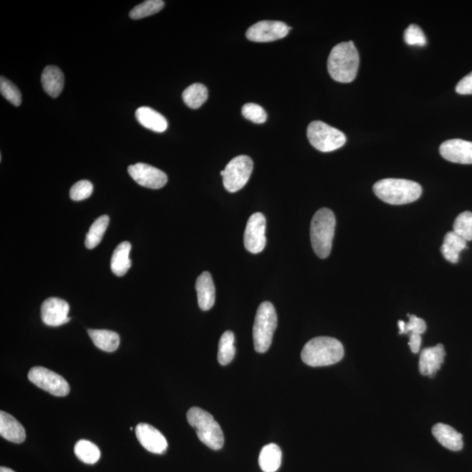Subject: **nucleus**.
<instances>
[{
	"instance_id": "1",
	"label": "nucleus",
	"mask_w": 472,
	"mask_h": 472,
	"mask_svg": "<svg viewBox=\"0 0 472 472\" xmlns=\"http://www.w3.org/2000/svg\"><path fill=\"white\" fill-rule=\"evenodd\" d=\"M359 56L353 41L341 43L332 48L329 55L327 69L333 80L349 84L357 77Z\"/></svg>"
},
{
	"instance_id": "2",
	"label": "nucleus",
	"mask_w": 472,
	"mask_h": 472,
	"mask_svg": "<svg viewBox=\"0 0 472 472\" xmlns=\"http://www.w3.org/2000/svg\"><path fill=\"white\" fill-rule=\"evenodd\" d=\"M343 344L330 337H318L303 347L301 358L306 365L313 367L336 364L344 357Z\"/></svg>"
},
{
	"instance_id": "3",
	"label": "nucleus",
	"mask_w": 472,
	"mask_h": 472,
	"mask_svg": "<svg viewBox=\"0 0 472 472\" xmlns=\"http://www.w3.org/2000/svg\"><path fill=\"white\" fill-rule=\"evenodd\" d=\"M373 193L386 203L404 205L417 201L422 196L418 183L403 179H384L374 184Z\"/></svg>"
},
{
	"instance_id": "4",
	"label": "nucleus",
	"mask_w": 472,
	"mask_h": 472,
	"mask_svg": "<svg viewBox=\"0 0 472 472\" xmlns=\"http://www.w3.org/2000/svg\"><path fill=\"white\" fill-rule=\"evenodd\" d=\"M335 227V215L332 210L324 208L315 213L310 223V241L314 252L322 259L331 254Z\"/></svg>"
},
{
	"instance_id": "5",
	"label": "nucleus",
	"mask_w": 472,
	"mask_h": 472,
	"mask_svg": "<svg viewBox=\"0 0 472 472\" xmlns=\"http://www.w3.org/2000/svg\"><path fill=\"white\" fill-rule=\"evenodd\" d=\"M187 421L194 429L202 443L215 451L223 447L224 436L222 428L208 412L201 408H190L186 414Z\"/></svg>"
},
{
	"instance_id": "6",
	"label": "nucleus",
	"mask_w": 472,
	"mask_h": 472,
	"mask_svg": "<svg viewBox=\"0 0 472 472\" xmlns=\"http://www.w3.org/2000/svg\"><path fill=\"white\" fill-rule=\"evenodd\" d=\"M277 327V315L274 305L262 303L256 315L253 328L254 349L259 354L269 350Z\"/></svg>"
},
{
	"instance_id": "7",
	"label": "nucleus",
	"mask_w": 472,
	"mask_h": 472,
	"mask_svg": "<svg viewBox=\"0 0 472 472\" xmlns=\"http://www.w3.org/2000/svg\"><path fill=\"white\" fill-rule=\"evenodd\" d=\"M307 137L310 145L322 152L336 151L342 147L347 142L346 135L342 131L321 121L310 123L307 129Z\"/></svg>"
},
{
	"instance_id": "8",
	"label": "nucleus",
	"mask_w": 472,
	"mask_h": 472,
	"mask_svg": "<svg viewBox=\"0 0 472 472\" xmlns=\"http://www.w3.org/2000/svg\"><path fill=\"white\" fill-rule=\"evenodd\" d=\"M254 164L249 156L234 157L220 172L225 189L230 193L238 192L248 183L253 172Z\"/></svg>"
},
{
	"instance_id": "9",
	"label": "nucleus",
	"mask_w": 472,
	"mask_h": 472,
	"mask_svg": "<svg viewBox=\"0 0 472 472\" xmlns=\"http://www.w3.org/2000/svg\"><path fill=\"white\" fill-rule=\"evenodd\" d=\"M28 379L37 387L55 396H66L70 391L69 385L64 378L43 366L33 367L29 371Z\"/></svg>"
},
{
	"instance_id": "10",
	"label": "nucleus",
	"mask_w": 472,
	"mask_h": 472,
	"mask_svg": "<svg viewBox=\"0 0 472 472\" xmlns=\"http://www.w3.org/2000/svg\"><path fill=\"white\" fill-rule=\"evenodd\" d=\"M291 29L282 21H264L251 26L246 36L254 43H271L286 37Z\"/></svg>"
},
{
	"instance_id": "11",
	"label": "nucleus",
	"mask_w": 472,
	"mask_h": 472,
	"mask_svg": "<svg viewBox=\"0 0 472 472\" xmlns=\"http://www.w3.org/2000/svg\"><path fill=\"white\" fill-rule=\"evenodd\" d=\"M266 219L262 213H254L249 217L245 232V246L249 252L258 254L264 249Z\"/></svg>"
},
{
	"instance_id": "12",
	"label": "nucleus",
	"mask_w": 472,
	"mask_h": 472,
	"mask_svg": "<svg viewBox=\"0 0 472 472\" xmlns=\"http://www.w3.org/2000/svg\"><path fill=\"white\" fill-rule=\"evenodd\" d=\"M128 172L135 181L147 189H162L167 183V175L163 171L147 164H133L128 167Z\"/></svg>"
},
{
	"instance_id": "13",
	"label": "nucleus",
	"mask_w": 472,
	"mask_h": 472,
	"mask_svg": "<svg viewBox=\"0 0 472 472\" xmlns=\"http://www.w3.org/2000/svg\"><path fill=\"white\" fill-rule=\"evenodd\" d=\"M69 305L66 301L58 298H50L41 305V320L48 327H60L69 322Z\"/></svg>"
},
{
	"instance_id": "14",
	"label": "nucleus",
	"mask_w": 472,
	"mask_h": 472,
	"mask_svg": "<svg viewBox=\"0 0 472 472\" xmlns=\"http://www.w3.org/2000/svg\"><path fill=\"white\" fill-rule=\"evenodd\" d=\"M440 154L449 162L472 164V142L459 140H449L444 142L439 148Z\"/></svg>"
},
{
	"instance_id": "15",
	"label": "nucleus",
	"mask_w": 472,
	"mask_h": 472,
	"mask_svg": "<svg viewBox=\"0 0 472 472\" xmlns=\"http://www.w3.org/2000/svg\"><path fill=\"white\" fill-rule=\"evenodd\" d=\"M136 436L148 451L154 454H164L167 451L168 444L166 437L154 427L147 423H140L136 427Z\"/></svg>"
},
{
	"instance_id": "16",
	"label": "nucleus",
	"mask_w": 472,
	"mask_h": 472,
	"mask_svg": "<svg viewBox=\"0 0 472 472\" xmlns=\"http://www.w3.org/2000/svg\"><path fill=\"white\" fill-rule=\"evenodd\" d=\"M445 350L443 344L427 347L422 351L419 359V371L422 376L433 378L444 361Z\"/></svg>"
},
{
	"instance_id": "17",
	"label": "nucleus",
	"mask_w": 472,
	"mask_h": 472,
	"mask_svg": "<svg viewBox=\"0 0 472 472\" xmlns=\"http://www.w3.org/2000/svg\"><path fill=\"white\" fill-rule=\"evenodd\" d=\"M408 316L410 318L408 323L403 320L398 321L399 335H410L408 346H410L412 353L417 354L421 347L422 335L427 330L426 322L415 315H408Z\"/></svg>"
},
{
	"instance_id": "18",
	"label": "nucleus",
	"mask_w": 472,
	"mask_h": 472,
	"mask_svg": "<svg viewBox=\"0 0 472 472\" xmlns=\"http://www.w3.org/2000/svg\"><path fill=\"white\" fill-rule=\"evenodd\" d=\"M196 288L198 306L207 312L215 303V287L211 274L208 271L202 273L197 279Z\"/></svg>"
},
{
	"instance_id": "19",
	"label": "nucleus",
	"mask_w": 472,
	"mask_h": 472,
	"mask_svg": "<svg viewBox=\"0 0 472 472\" xmlns=\"http://www.w3.org/2000/svg\"><path fill=\"white\" fill-rule=\"evenodd\" d=\"M432 434L434 438L446 449L459 451L463 449L462 434L456 432L451 426L444 423H437L433 426Z\"/></svg>"
},
{
	"instance_id": "20",
	"label": "nucleus",
	"mask_w": 472,
	"mask_h": 472,
	"mask_svg": "<svg viewBox=\"0 0 472 472\" xmlns=\"http://www.w3.org/2000/svg\"><path fill=\"white\" fill-rule=\"evenodd\" d=\"M0 434L5 439L15 444H21L26 439L24 427L13 415L0 412Z\"/></svg>"
},
{
	"instance_id": "21",
	"label": "nucleus",
	"mask_w": 472,
	"mask_h": 472,
	"mask_svg": "<svg viewBox=\"0 0 472 472\" xmlns=\"http://www.w3.org/2000/svg\"><path fill=\"white\" fill-rule=\"evenodd\" d=\"M65 78L62 71L55 66L45 67L41 74V84L45 92L54 99L61 95L64 88Z\"/></svg>"
},
{
	"instance_id": "22",
	"label": "nucleus",
	"mask_w": 472,
	"mask_h": 472,
	"mask_svg": "<svg viewBox=\"0 0 472 472\" xmlns=\"http://www.w3.org/2000/svg\"><path fill=\"white\" fill-rule=\"evenodd\" d=\"M136 118L145 128L162 133L166 131L168 123L164 116L150 107H140L136 111Z\"/></svg>"
},
{
	"instance_id": "23",
	"label": "nucleus",
	"mask_w": 472,
	"mask_h": 472,
	"mask_svg": "<svg viewBox=\"0 0 472 472\" xmlns=\"http://www.w3.org/2000/svg\"><path fill=\"white\" fill-rule=\"evenodd\" d=\"M467 242L454 231L446 234L443 245L441 247V252L446 260L451 264H456L459 260V254L466 248Z\"/></svg>"
},
{
	"instance_id": "24",
	"label": "nucleus",
	"mask_w": 472,
	"mask_h": 472,
	"mask_svg": "<svg viewBox=\"0 0 472 472\" xmlns=\"http://www.w3.org/2000/svg\"><path fill=\"white\" fill-rule=\"evenodd\" d=\"M130 249V243L123 242L114 250L111 261V269L116 276H123L128 272L131 266Z\"/></svg>"
},
{
	"instance_id": "25",
	"label": "nucleus",
	"mask_w": 472,
	"mask_h": 472,
	"mask_svg": "<svg viewBox=\"0 0 472 472\" xmlns=\"http://www.w3.org/2000/svg\"><path fill=\"white\" fill-rule=\"evenodd\" d=\"M89 335L94 344L99 349L108 353H112L118 349L120 344V337L117 332L108 331V330L89 329Z\"/></svg>"
},
{
	"instance_id": "26",
	"label": "nucleus",
	"mask_w": 472,
	"mask_h": 472,
	"mask_svg": "<svg viewBox=\"0 0 472 472\" xmlns=\"http://www.w3.org/2000/svg\"><path fill=\"white\" fill-rule=\"evenodd\" d=\"M282 463V451L279 445L269 444L262 449L259 466L262 471L276 472Z\"/></svg>"
},
{
	"instance_id": "27",
	"label": "nucleus",
	"mask_w": 472,
	"mask_h": 472,
	"mask_svg": "<svg viewBox=\"0 0 472 472\" xmlns=\"http://www.w3.org/2000/svg\"><path fill=\"white\" fill-rule=\"evenodd\" d=\"M184 102L191 108L196 110L208 99L207 87L201 84H193L187 87L182 94Z\"/></svg>"
},
{
	"instance_id": "28",
	"label": "nucleus",
	"mask_w": 472,
	"mask_h": 472,
	"mask_svg": "<svg viewBox=\"0 0 472 472\" xmlns=\"http://www.w3.org/2000/svg\"><path fill=\"white\" fill-rule=\"evenodd\" d=\"M110 223V218L108 215H103L95 220L86 235L85 246L89 249H95L102 241L105 231Z\"/></svg>"
},
{
	"instance_id": "29",
	"label": "nucleus",
	"mask_w": 472,
	"mask_h": 472,
	"mask_svg": "<svg viewBox=\"0 0 472 472\" xmlns=\"http://www.w3.org/2000/svg\"><path fill=\"white\" fill-rule=\"evenodd\" d=\"M74 453L78 459L88 464L96 463L101 458L99 448L88 440L78 441L74 446Z\"/></svg>"
},
{
	"instance_id": "30",
	"label": "nucleus",
	"mask_w": 472,
	"mask_h": 472,
	"mask_svg": "<svg viewBox=\"0 0 472 472\" xmlns=\"http://www.w3.org/2000/svg\"><path fill=\"white\" fill-rule=\"evenodd\" d=\"M235 355V335L231 331L225 332L220 337L218 350V361L226 366L233 361Z\"/></svg>"
},
{
	"instance_id": "31",
	"label": "nucleus",
	"mask_w": 472,
	"mask_h": 472,
	"mask_svg": "<svg viewBox=\"0 0 472 472\" xmlns=\"http://www.w3.org/2000/svg\"><path fill=\"white\" fill-rule=\"evenodd\" d=\"M164 2L162 0H147L140 5L135 6L130 11V17L133 20H141L151 15L159 13L164 9Z\"/></svg>"
},
{
	"instance_id": "32",
	"label": "nucleus",
	"mask_w": 472,
	"mask_h": 472,
	"mask_svg": "<svg viewBox=\"0 0 472 472\" xmlns=\"http://www.w3.org/2000/svg\"><path fill=\"white\" fill-rule=\"evenodd\" d=\"M453 231L466 242L472 241V213L463 212L456 217Z\"/></svg>"
},
{
	"instance_id": "33",
	"label": "nucleus",
	"mask_w": 472,
	"mask_h": 472,
	"mask_svg": "<svg viewBox=\"0 0 472 472\" xmlns=\"http://www.w3.org/2000/svg\"><path fill=\"white\" fill-rule=\"evenodd\" d=\"M0 92L5 99L14 106H20L22 102V96L20 89L15 86L9 79L1 77L0 78Z\"/></svg>"
},
{
	"instance_id": "34",
	"label": "nucleus",
	"mask_w": 472,
	"mask_h": 472,
	"mask_svg": "<svg viewBox=\"0 0 472 472\" xmlns=\"http://www.w3.org/2000/svg\"><path fill=\"white\" fill-rule=\"evenodd\" d=\"M243 117L254 123H264L267 120V113L264 108L257 103H249L242 108Z\"/></svg>"
},
{
	"instance_id": "35",
	"label": "nucleus",
	"mask_w": 472,
	"mask_h": 472,
	"mask_svg": "<svg viewBox=\"0 0 472 472\" xmlns=\"http://www.w3.org/2000/svg\"><path fill=\"white\" fill-rule=\"evenodd\" d=\"M404 40L410 46H425L427 43L425 33L417 25L412 24L404 32Z\"/></svg>"
},
{
	"instance_id": "36",
	"label": "nucleus",
	"mask_w": 472,
	"mask_h": 472,
	"mask_svg": "<svg viewBox=\"0 0 472 472\" xmlns=\"http://www.w3.org/2000/svg\"><path fill=\"white\" fill-rule=\"evenodd\" d=\"M93 185L91 181H81L71 187L69 196L73 201H80L86 200L93 193Z\"/></svg>"
},
{
	"instance_id": "37",
	"label": "nucleus",
	"mask_w": 472,
	"mask_h": 472,
	"mask_svg": "<svg viewBox=\"0 0 472 472\" xmlns=\"http://www.w3.org/2000/svg\"><path fill=\"white\" fill-rule=\"evenodd\" d=\"M456 91L460 95H472V72L461 79L456 85Z\"/></svg>"
},
{
	"instance_id": "38",
	"label": "nucleus",
	"mask_w": 472,
	"mask_h": 472,
	"mask_svg": "<svg viewBox=\"0 0 472 472\" xmlns=\"http://www.w3.org/2000/svg\"><path fill=\"white\" fill-rule=\"evenodd\" d=\"M0 472H15V471L9 469V468L1 467L0 468Z\"/></svg>"
}]
</instances>
